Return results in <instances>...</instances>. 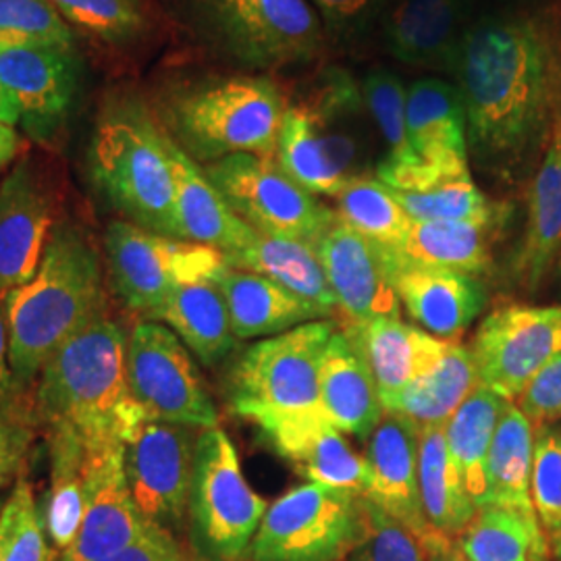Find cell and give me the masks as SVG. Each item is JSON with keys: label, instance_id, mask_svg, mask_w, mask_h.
Returning <instances> with one entry per match:
<instances>
[{"label": "cell", "instance_id": "cell-50", "mask_svg": "<svg viewBox=\"0 0 561 561\" xmlns=\"http://www.w3.org/2000/svg\"><path fill=\"white\" fill-rule=\"evenodd\" d=\"M94 561H196L183 549L180 539L162 528L150 530L140 541Z\"/></svg>", "mask_w": 561, "mask_h": 561}, {"label": "cell", "instance_id": "cell-40", "mask_svg": "<svg viewBox=\"0 0 561 561\" xmlns=\"http://www.w3.org/2000/svg\"><path fill=\"white\" fill-rule=\"evenodd\" d=\"M335 213L345 227L389 250L400 245L412 225L393 192L370 175L356 178L343 187Z\"/></svg>", "mask_w": 561, "mask_h": 561}, {"label": "cell", "instance_id": "cell-29", "mask_svg": "<svg viewBox=\"0 0 561 561\" xmlns=\"http://www.w3.org/2000/svg\"><path fill=\"white\" fill-rule=\"evenodd\" d=\"M561 252V117L542 152L528 194L526 227L514 256V275L522 287L539 289Z\"/></svg>", "mask_w": 561, "mask_h": 561}, {"label": "cell", "instance_id": "cell-11", "mask_svg": "<svg viewBox=\"0 0 561 561\" xmlns=\"http://www.w3.org/2000/svg\"><path fill=\"white\" fill-rule=\"evenodd\" d=\"M104 264L113 291L141 319H150L185 283L217 279L227 261L219 250L113 221L104 231Z\"/></svg>", "mask_w": 561, "mask_h": 561}, {"label": "cell", "instance_id": "cell-46", "mask_svg": "<svg viewBox=\"0 0 561 561\" xmlns=\"http://www.w3.org/2000/svg\"><path fill=\"white\" fill-rule=\"evenodd\" d=\"M366 530L360 542L340 561H426L421 539L381 507L362 497Z\"/></svg>", "mask_w": 561, "mask_h": 561}, {"label": "cell", "instance_id": "cell-27", "mask_svg": "<svg viewBox=\"0 0 561 561\" xmlns=\"http://www.w3.org/2000/svg\"><path fill=\"white\" fill-rule=\"evenodd\" d=\"M167 148L175 181V210L181 240L215 248L222 256L233 254L252 240L256 231L229 208L221 192L206 178L204 167L190 159L169 136Z\"/></svg>", "mask_w": 561, "mask_h": 561}, {"label": "cell", "instance_id": "cell-51", "mask_svg": "<svg viewBox=\"0 0 561 561\" xmlns=\"http://www.w3.org/2000/svg\"><path fill=\"white\" fill-rule=\"evenodd\" d=\"M30 443V431L25 422L13 421L0 414V484L15 472Z\"/></svg>", "mask_w": 561, "mask_h": 561}, {"label": "cell", "instance_id": "cell-41", "mask_svg": "<svg viewBox=\"0 0 561 561\" xmlns=\"http://www.w3.org/2000/svg\"><path fill=\"white\" fill-rule=\"evenodd\" d=\"M362 96L370 119L382 141L387 144V154L382 157L385 164L408 167L422 162L408 138L405 123V104H408V88L403 85L400 76L389 69L370 71L360 83Z\"/></svg>", "mask_w": 561, "mask_h": 561}, {"label": "cell", "instance_id": "cell-2", "mask_svg": "<svg viewBox=\"0 0 561 561\" xmlns=\"http://www.w3.org/2000/svg\"><path fill=\"white\" fill-rule=\"evenodd\" d=\"M4 310L11 368L32 398L48 358L104 312L101 252L88 229L59 219L36 275L4 296Z\"/></svg>", "mask_w": 561, "mask_h": 561}, {"label": "cell", "instance_id": "cell-26", "mask_svg": "<svg viewBox=\"0 0 561 561\" xmlns=\"http://www.w3.org/2000/svg\"><path fill=\"white\" fill-rule=\"evenodd\" d=\"M408 138L424 164L468 169V121L460 88L442 78H421L408 88Z\"/></svg>", "mask_w": 561, "mask_h": 561}, {"label": "cell", "instance_id": "cell-47", "mask_svg": "<svg viewBox=\"0 0 561 561\" xmlns=\"http://www.w3.org/2000/svg\"><path fill=\"white\" fill-rule=\"evenodd\" d=\"M319 13L324 34L340 44L364 41L381 25L391 0H308Z\"/></svg>", "mask_w": 561, "mask_h": 561}, {"label": "cell", "instance_id": "cell-39", "mask_svg": "<svg viewBox=\"0 0 561 561\" xmlns=\"http://www.w3.org/2000/svg\"><path fill=\"white\" fill-rule=\"evenodd\" d=\"M468 561H549L539 518L505 507H482L456 537Z\"/></svg>", "mask_w": 561, "mask_h": 561}, {"label": "cell", "instance_id": "cell-31", "mask_svg": "<svg viewBox=\"0 0 561 561\" xmlns=\"http://www.w3.org/2000/svg\"><path fill=\"white\" fill-rule=\"evenodd\" d=\"M146 321L169 327L204 366L227 360L240 341L233 333L227 301L215 279L180 285Z\"/></svg>", "mask_w": 561, "mask_h": 561}, {"label": "cell", "instance_id": "cell-44", "mask_svg": "<svg viewBox=\"0 0 561 561\" xmlns=\"http://www.w3.org/2000/svg\"><path fill=\"white\" fill-rule=\"evenodd\" d=\"M69 27H78L96 41H131L144 27L138 0H50Z\"/></svg>", "mask_w": 561, "mask_h": 561}, {"label": "cell", "instance_id": "cell-20", "mask_svg": "<svg viewBox=\"0 0 561 561\" xmlns=\"http://www.w3.org/2000/svg\"><path fill=\"white\" fill-rule=\"evenodd\" d=\"M317 250L335 304L350 324L400 319V296L382 245L337 221Z\"/></svg>", "mask_w": 561, "mask_h": 561}, {"label": "cell", "instance_id": "cell-4", "mask_svg": "<svg viewBox=\"0 0 561 561\" xmlns=\"http://www.w3.org/2000/svg\"><path fill=\"white\" fill-rule=\"evenodd\" d=\"M94 187L123 221L181 240L167 134L136 94L104 102L88 146Z\"/></svg>", "mask_w": 561, "mask_h": 561}, {"label": "cell", "instance_id": "cell-53", "mask_svg": "<svg viewBox=\"0 0 561 561\" xmlns=\"http://www.w3.org/2000/svg\"><path fill=\"white\" fill-rule=\"evenodd\" d=\"M20 134L0 121V157L9 162L13 161V157L20 150Z\"/></svg>", "mask_w": 561, "mask_h": 561}, {"label": "cell", "instance_id": "cell-6", "mask_svg": "<svg viewBox=\"0 0 561 561\" xmlns=\"http://www.w3.org/2000/svg\"><path fill=\"white\" fill-rule=\"evenodd\" d=\"M285 106L277 83L264 76H219L171 90L157 119L198 164L231 154L275 159Z\"/></svg>", "mask_w": 561, "mask_h": 561}, {"label": "cell", "instance_id": "cell-25", "mask_svg": "<svg viewBox=\"0 0 561 561\" xmlns=\"http://www.w3.org/2000/svg\"><path fill=\"white\" fill-rule=\"evenodd\" d=\"M322 414L341 433L368 437L385 414L373 370L352 327L335 331L321 364Z\"/></svg>", "mask_w": 561, "mask_h": 561}, {"label": "cell", "instance_id": "cell-54", "mask_svg": "<svg viewBox=\"0 0 561 561\" xmlns=\"http://www.w3.org/2000/svg\"><path fill=\"white\" fill-rule=\"evenodd\" d=\"M0 121L9 127H18L20 125V111L15 106L13 99L9 96V92L4 90V85L0 83Z\"/></svg>", "mask_w": 561, "mask_h": 561}, {"label": "cell", "instance_id": "cell-58", "mask_svg": "<svg viewBox=\"0 0 561 561\" xmlns=\"http://www.w3.org/2000/svg\"><path fill=\"white\" fill-rule=\"evenodd\" d=\"M556 431H558V437H560V442H561V428H556Z\"/></svg>", "mask_w": 561, "mask_h": 561}, {"label": "cell", "instance_id": "cell-37", "mask_svg": "<svg viewBox=\"0 0 561 561\" xmlns=\"http://www.w3.org/2000/svg\"><path fill=\"white\" fill-rule=\"evenodd\" d=\"M507 400L479 385L460 410L445 424V439L451 460L460 472L461 484L477 510L486 507V460L495 426Z\"/></svg>", "mask_w": 561, "mask_h": 561}, {"label": "cell", "instance_id": "cell-38", "mask_svg": "<svg viewBox=\"0 0 561 561\" xmlns=\"http://www.w3.org/2000/svg\"><path fill=\"white\" fill-rule=\"evenodd\" d=\"M46 437L50 458V493L44 526L60 558L80 533L88 449L80 435L69 426H50L46 428Z\"/></svg>", "mask_w": 561, "mask_h": 561}, {"label": "cell", "instance_id": "cell-14", "mask_svg": "<svg viewBox=\"0 0 561 561\" xmlns=\"http://www.w3.org/2000/svg\"><path fill=\"white\" fill-rule=\"evenodd\" d=\"M198 435V428L146 416L125 443V474L141 516L178 539L187 533Z\"/></svg>", "mask_w": 561, "mask_h": 561}, {"label": "cell", "instance_id": "cell-43", "mask_svg": "<svg viewBox=\"0 0 561 561\" xmlns=\"http://www.w3.org/2000/svg\"><path fill=\"white\" fill-rule=\"evenodd\" d=\"M530 491L549 551L561 561V442L551 424L535 426Z\"/></svg>", "mask_w": 561, "mask_h": 561}, {"label": "cell", "instance_id": "cell-48", "mask_svg": "<svg viewBox=\"0 0 561 561\" xmlns=\"http://www.w3.org/2000/svg\"><path fill=\"white\" fill-rule=\"evenodd\" d=\"M516 405L533 426L561 421V354L526 385Z\"/></svg>", "mask_w": 561, "mask_h": 561}, {"label": "cell", "instance_id": "cell-16", "mask_svg": "<svg viewBox=\"0 0 561 561\" xmlns=\"http://www.w3.org/2000/svg\"><path fill=\"white\" fill-rule=\"evenodd\" d=\"M0 83L20 111L23 131L32 140H53L78 101L80 57L76 48L0 42Z\"/></svg>", "mask_w": 561, "mask_h": 561}, {"label": "cell", "instance_id": "cell-23", "mask_svg": "<svg viewBox=\"0 0 561 561\" xmlns=\"http://www.w3.org/2000/svg\"><path fill=\"white\" fill-rule=\"evenodd\" d=\"M262 437L283 460L291 461L308 482L364 497L368 466L321 410L259 424Z\"/></svg>", "mask_w": 561, "mask_h": 561}, {"label": "cell", "instance_id": "cell-19", "mask_svg": "<svg viewBox=\"0 0 561 561\" xmlns=\"http://www.w3.org/2000/svg\"><path fill=\"white\" fill-rule=\"evenodd\" d=\"M481 0H398L382 18V48L412 67L454 76L461 44L479 20Z\"/></svg>", "mask_w": 561, "mask_h": 561}, {"label": "cell", "instance_id": "cell-45", "mask_svg": "<svg viewBox=\"0 0 561 561\" xmlns=\"http://www.w3.org/2000/svg\"><path fill=\"white\" fill-rule=\"evenodd\" d=\"M0 42L76 48L69 23L50 0H0Z\"/></svg>", "mask_w": 561, "mask_h": 561}, {"label": "cell", "instance_id": "cell-18", "mask_svg": "<svg viewBox=\"0 0 561 561\" xmlns=\"http://www.w3.org/2000/svg\"><path fill=\"white\" fill-rule=\"evenodd\" d=\"M159 526L141 516L125 474V445L88 449L85 502L76 542L59 561H94L121 551Z\"/></svg>", "mask_w": 561, "mask_h": 561}, {"label": "cell", "instance_id": "cell-32", "mask_svg": "<svg viewBox=\"0 0 561 561\" xmlns=\"http://www.w3.org/2000/svg\"><path fill=\"white\" fill-rule=\"evenodd\" d=\"M507 213L474 221H412L405 238L393 250L403 261L482 275L493 254V243Z\"/></svg>", "mask_w": 561, "mask_h": 561}, {"label": "cell", "instance_id": "cell-3", "mask_svg": "<svg viewBox=\"0 0 561 561\" xmlns=\"http://www.w3.org/2000/svg\"><path fill=\"white\" fill-rule=\"evenodd\" d=\"M125 352V331L104 312L81 327L44 364L32 421L73 428L85 449L125 445L146 419L127 382Z\"/></svg>", "mask_w": 561, "mask_h": 561}, {"label": "cell", "instance_id": "cell-15", "mask_svg": "<svg viewBox=\"0 0 561 561\" xmlns=\"http://www.w3.org/2000/svg\"><path fill=\"white\" fill-rule=\"evenodd\" d=\"M479 381L516 401L526 385L561 354V306L512 304L482 319L470 343Z\"/></svg>", "mask_w": 561, "mask_h": 561}, {"label": "cell", "instance_id": "cell-59", "mask_svg": "<svg viewBox=\"0 0 561 561\" xmlns=\"http://www.w3.org/2000/svg\"><path fill=\"white\" fill-rule=\"evenodd\" d=\"M241 561H250V560H241Z\"/></svg>", "mask_w": 561, "mask_h": 561}, {"label": "cell", "instance_id": "cell-49", "mask_svg": "<svg viewBox=\"0 0 561 561\" xmlns=\"http://www.w3.org/2000/svg\"><path fill=\"white\" fill-rule=\"evenodd\" d=\"M0 414L13 421L32 419V398L18 387L11 358H9V331H7V310L0 298Z\"/></svg>", "mask_w": 561, "mask_h": 561}, {"label": "cell", "instance_id": "cell-17", "mask_svg": "<svg viewBox=\"0 0 561 561\" xmlns=\"http://www.w3.org/2000/svg\"><path fill=\"white\" fill-rule=\"evenodd\" d=\"M59 194L48 171L21 159L0 183V298L32 279L57 225Z\"/></svg>", "mask_w": 561, "mask_h": 561}, {"label": "cell", "instance_id": "cell-36", "mask_svg": "<svg viewBox=\"0 0 561 561\" xmlns=\"http://www.w3.org/2000/svg\"><path fill=\"white\" fill-rule=\"evenodd\" d=\"M419 491L422 514L431 530L456 539L468 522L474 518L477 507L470 502L460 472L451 460L445 426H421L419 442Z\"/></svg>", "mask_w": 561, "mask_h": 561}, {"label": "cell", "instance_id": "cell-57", "mask_svg": "<svg viewBox=\"0 0 561 561\" xmlns=\"http://www.w3.org/2000/svg\"><path fill=\"white\" fill-rule=\"evenodd\" d=\"M7 159H2V157H0V169H2V167H4V164H7Z\"/></svg>", "mask_w": 561, "mask_h": 561}, {"label": "cell", "instance_id": "cell-10", "mask_svg": "<svg viewBox=\"0 0 561 561\" xmlns=\"http://www.w3.org/2000/svg\"><path fill=\"white\" fill-rule=\"evenodd\" d=\"M360 495L306 482L266 507L250 561H340L360 542Z\"/></svg>", "mask_w": 561, "mask_h": 561}, {"label": "cell", "instance_id": "cell-7", "mask_svg": "<svg viewBox=\"0 0 561 561\" xmlns=\"http://www.w3.org/2000/svg\"><path fill=\"white\" fill-rule=\"evenodd\" d=\"M333 333L322 319L243 350L225 385L231 412L262 424L321 410L322 354Z\"/></svg>", "mask_w": 561, "mask_h": 561}, {"label": "cell", "instance_id": "cell-21", "mask_svg": "<svg viewBox=\"0 0 561 561\" xmlns=\"http://www.w3.org/2000/svg\"><path fill=\"white\" fill-rule=\"evenodd\" d=\"M391 279L405 312L435 337H461L486 308V289L479 277L403 261L385 248Z\"/></svg>", "mask_w": 561, "mask_h": 561}, {"label": "cell", "instance_id": "cell-34", "mask_svg": "<svg viewBox=\"0 0 561 561\" xmlns=\"http://www.w3.org/2000/svg\"><path fill=\"white\" fill-rule=\"evenodd\" d=\"M479 385L470 347L451 341L442 360L400 393L382 401V410L401 414L419 426H445Z\"/></svg>", "mask_w": 561, "mask_h": 561}, {"label": "cell", "instance_id": "cell-55", "mask_svg": "<svg viewBox=\"0 0 561 561\" xmlns=\"http://www.w3.org/2000/svg\"><path fill=\"white\" fill-rule=\"evenodd\" d=\"M500 2L507 7H533L537 0H500Z\"/></svg>", "mask_w": 561, "mask_h": 561}, {"label": "cell", "instance_id": "cell-42", "mask_svg": "<svg viewBox=\"0 0 561 561\" xmlns=\"http://www.w3.org/2000/svg\"><path fill=\"white\" fill-rule=\"evenodd\" d=\"M32 484L20 479L0 512V561H57Z\"/></svg>", "mask_w": 561, "mask_h": 561}, {"label": "cell", "instance_id": "cell-12", "mask_svg": "<svg viewBox=\"0 0 561 561\" xmlns=\"http://www.w3.org/2000/svg\"><path fill=\"white\" fill-rule=\"evenodd\" d=\"M202 167L229 208L261 236L319 245L340 221L335 210L291 180L275 159L231 154Z\"/></svg>", "mask_w": 561, "mask_h": 561}, {"label": "cell", "instance_id": "cell-35", "mask_svg": "<svg viewBox=\"0 0 561 561\" xmlns=\"http://www.w3.org/2000/svg\"><path fill=\"white\" fill-rule=\"evenodd\" d=\"M535 426L522 414L516 401H507L495 426L486 460V507H505L537 518L533 503Z\"/></svg>", "mask_w": 561, "mask_h": 561}, {"label": "cell", "instance_id": "cell-9", "mask_svg": "<svg viewBox=\"0 0 561 561\" xmlns=\"http://www.w3.org/2000/svg\"><path fill=\"white\" fill-rule=\"evenodd\" d=\"M208 42L250 71H275L321 57L327 34L308 0H194Z\"/></svg>", "mask_w": 561, "mask_h": 561}, {"label": "cell", "instance_id": "cell-1", "mask_svg": "<svg viewBox=\"0 0 561 561\" xmlns=\"http://www.w3.org/2000/svg\"><path fill=\"white\" fill-rule=\"evenodd\" d=\"M468 152L482 171L514 180L542 157L561 117V25L533 7L482 9L454 71Z\"/></svg>", "mask_w": 561, "mask_h": 561}, {"label": "cell", "instance_id": "cell-56", "mask_svg": "<svg viewBox=\"0 0 561 561\" xmlns=\"http://www.w3.org/2000/svg\"><path fill=\"white\" fill-rule=\"evenodd\" d=\"M558 280H560V287H561V252H560V259H558Z\"/></svg>", "mask_w": 561, "mask_h": 561}, {"label": "cell", "instance_id": "cell-5", "mask_svg": "<svg viewBox=\"0 0 561 561\" xmlns=\"http://www.w3.org/2000/svg\"><path fill=\"white\" fill-rule=\"evenodd\" d=\"M373 129L360 83L329 67L285 106L275 161L312 196L337 198L350 181L366 175Z\"/></svg>", "mask_w": 561, "mask_h": 561}, {"label": "cell", "instance_id": "cell-22", "mask_svg": "<svg viewBox=\"0 0 561 561\" xmlns=\"http://www.w3.org/2000/svg\"><path fill=\"white\" fill-rule=\"evenodd\" d=\"M419 442L421 426L416 422L401 414H382L368 435L364 454L368 466V489L364 497L422 539L431 528L422 514L419 491Z\"/></svg>", "mask_w": 561, "mask_h": 561}, {"label": "cell", "instance_id": "cell-13", "mask_svg": "<svg viewBox=\"0 0 561 561\" xmlns=\"http://www.w3.org/2000/svg\"><path fill=\"white\" fill-rule=\"evenodd\" d=\"M127 382L144 414L192 428L219 426L210 398L190 350L162 322L140 321L127 335Z\"/></svg>", "mask_w": 561, "mask_h": 561}, {"label": "cell", "instance_id": "cell-30", "mask_svg": "<svg viewBox=\"0 0 561 561\" xmlns=\"http://www.w3.org/2000/svg\"><path fill=\"white\" fill-rule=\"evenodd\" d=\"M350 327L360 341L362 352L373 370L381 405L382 401L428 373L442 360L451 343L400 319H381Z\"/></svg>", "mask_w": 561, "mask_h": 561}, {"label": "cell", "instance_id": "cell-24", "mask_svg": "<svg viewBox=\"0 0 561 561\" xmlns=\"http://www.w3.org/2000/svg\"><path fill=\"white\" fill-rule=\"evenodd\" d=\"M382 181L412 221H474L503 213L474 183L470 169L445 171L431 164H377Z\"/></svg>", "mask_w": 561, "mask_h": 561}, {"label": "cell", "instance_id": "cell-33", "mask_svg": "<svg viewBox=\"0 0 561 561\" xmlns=\"http://www.w3.org/2000/svg\"><path fill=\"white\" fill-rule=\"evenodd\" d=\"M229 266L259 273L294 291L306 301L333 314L335 296L322 268L317 245L308 241L271 238L254 233V238L233 254L225 256Z\"/></svg>", "mask_w": 561, "mask_h": 561}, {"label": "cell", "instance_id": "cell-52", "mask_svg": "<svg viewBox=\"0 0 561 561\" xmlns=\"http://www.w3.org/2000/svg\"><path fill=\"white\" fill-rule=\"evenodd\" d=\"M422 551L426 561H468L463 558L456 539L445 537L442 533L431 530L421 539Z\"/></svg>", "mask_w": 561, "mask_h": 561}, {"label": "cell", "instance_id": "cell-28", "mask_svg": "<svg viewBox=\"0 0 561 561\" xmlns=\"http://www.w3.org/2000/svg\"><path fill=\"white\" fill-rule=\"evenodd\" d=\"M215 280L227 301L233 333L241 341L275 337L306 322L331 317L327 310L252 271L227 264Z\"/></svg>", "mask_w": 561, "mask_h": 561}, {"label": "cell", "instance_id": "cell-8", "mask_svg": "<svg viewBox=\"0 0 561 561\" xmlns=\"http://www.w3.org/2000/svg\"><path fill=\"white\" fill-rule=\"evenodd\" d=\"M266 507L245 481L229 435L221 426L201 431L187 502V541L194 560H245Z\"/></svg>", "mask_w": 561, "mask_h": 561}]
</instances>
